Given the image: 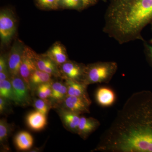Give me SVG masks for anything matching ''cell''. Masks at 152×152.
Listing matches in <instances>:
<instances>
[{"instance_id":"cell-1","label":"cell","mask_w":152,"mask_h":152,"mask_svg":"<svg viewBox=\"0 0 152 152\" xmlns=\"http://www.w3.org/2000/svg\"><path fill=\"white\" fill-rule=\"evenodd\" d=\"M91 151L152 152V92L133 93Z\"/></svg>"},{"instance_id":"cell-2","label":"cell","mask_w":152,"mask_h":152,"mask_svg":"<svg viewBox=\"0 0 152 152\" xmlns=\"http://www.w3.org/2000/svg\"><path fill=\"white\" fill-rule=\"evenodd\" d=\"M152 23V0H110L103 31L121 45L145 41L142 32Z\"/></svg>"},{"instance_id":"cell-3","label":"cell","mask_w":152,"mask_h":152,"mask_svg":"<svg viewBox=\"0 0 152 152\" xmlns=\"http://www.w3.org/2000/svg\"><path fill=\"white\" fill-rule=\"evenodd\" d=\"M118 64L114 61H99L86 66L84 83H108L116 73Z\"/></svg>"},{"instance_id":"cell-4","label":"cell","mask_w":152,"mask_h":152,"mask_svg":"<svg viewBox=\"0 0 152 152\" xmlns=\"http://www.w3.org/2000/svg\"><path fill=\"white\" fill-rule=\"evenodd\" d=\"M10 80L13 90L14 103L22 107H26L31 103V98L26 83L20 75L10 76Z\"/></svg>"},{"instance_id":"cell-5","label":"cell","mask_w":152,"mask_h":152,"mask_svg":"<svg viewBox=\"0 0 152 152\" xmlns=\"http://www.w3.org/2000/svg\"><path fill=\"white\" fill-rule=\"evenodd\" d=\"M17 21L12 11L8 9L0 12V37L4 43L8 42L16 30Z\"/></svg>"},{"instance_id":"cell-6","label":"cell","mask_w":152,"mask_h":152,"mask_svg":"<svg viewBox=\"0 0 152 152\" xmlns=\"http://www.w3.org/2000/svg\"><path fill=\"white\" fill-rule=\"evenodd\" d=\"M86 65L82 63L68 60L59 66L61 76L67 79L83 83Z\"/></svg>"},{"instance_id":"cell-7","label":"cell","mask_w":152,"mask_h":152,"mask_svg":"<svg viewBox=\"0 0 152 152\" xmlns=\"http://www.w3.org/2000/svg\"><path fill=\"white\" fill-rule=\"evenodd\" d=\"M25 47L22 42L18 40L14 42L11 48L7 60L8 69L10 76L20 75V66Z\"/></svg>"},{"instance_id":"cell-8","label":"cell","mask_w":152,"mask_h":152,"mask_svg":"<svg viewBox=\"0 0 152 152\" xmlns=\"http://www.w3.org/2000/svg\"><path fill=\"white\" fill-rule=\"evenodd\" d=\"M33 50L25 46L20 69V75L31 88L30 76L37 68L33 55Z\"/></svg>"},{"instance_id":"cell-9","label":"cell","mask_w":152,"mask_h":152,"mask_svg":"<svg viewBox=\"0 0 152 152\" xmlns=\"http://www.w3.org/2000/svg\"><path fill=\"white\" fill-rule=\"evenodd\" d=\"M91 102L86 99L74 96H66L63 100V108L80 115L90 113Z\"/></svg>"},{"instance_id":"cell-10","label":"cell","mask_w":152,"mask_h":152,"mask_svg":"<svg viewBox=\"0 0 152 152\" xmlns=\"http://www.w3.org/2000/svg\"><path fill=\"white\" fill-rule=\"evenodd\" d=\"M33 57L37 68L55 77H61L59 66L45 55H40L33 51Z\"/></svg>"},{"instance_id":"cell-11","label":"cell","mask_w":152,"mask_h":152,"mask_svg":"<svg viewBox=\"0 0 152 152\" xmlns=\"http://www.w3.org/2000/svg\"><path fill=\"white\" fill-rule=\"evenodd\" d=\"M100 126V123L92 117H81L77 134L84 140H86Z\"/></svg>"},{"instance_id":"cell-12","label":"cell","mask_w":152,"mask_h":152,"mask_svg":"<svg viewBox=\"0 0 152 152\" xmlns=\"http://www.w3.org/2000/svg\"><path fill=\"white\" fill-rule=\"evenodd\" d=\"M60 118L66 129L71 132L77 134L81 116L79 114L61 109L60 110Z\"/></svg>"},{"instance_id":"cell-13","label":"cell","mask_w":152,"mask_h":152,"mask_svg":"<svg viewBox=\"0 0 152 152\" xmlns=\"http://www.w3.org/2000/svg\"><path fill=\"white\" fill-rule=\"evenodd\" d=\"M60 66L68 61L66 50L59 42H56L44 54Z\"/></svg>"},{"instance_id":"cell-14","label":"cell","mask_w":152,"mask_h":152,"mask_svg":"<svg viewBox=\"0 0 152 152\" xmlns=\"http://www.w3.org/2000/svg\"><path fill=\"white\" fill-rule=\"evenodd\" d=\"M95 97L98 104L104 107L113 105L116 101L115 93L108 87L99 88L96 91Z\"/></svg>"},{"instance_id":"cell-15","label":"cell","mask_w":152,"mask_h":152,"mask_svg":"<svg viewBox=\"0 0 152 152\" xmlns=\"http://www.w3.org/2000/svg\"><path fill=\"white\" fill-rule=\"evenodd\" d=\"M64 80H65L66 84L68 89L66 96H74L83 98L91 102L87 91L88 86L83 83L69 79H66Z\"/></svg>"},{"instance_id":"cell-16","label":"cell","mask_w":152,"mask_h":152,"mask_svg":"<svg viewBox=\"0 0 152 152\" xmlns=\"http://www.w3.org/2000/svg\"><path fill=\"white\" fill-rule=\"evenodd\" d=\"M26 121L29 127L35 131L42 130L47 124L46 115L37 110L31 112L28 115Z\"/></svg>"},{"instance_id":"cell-17","label":"cell","mask_w":152,"mask_h":152,"mask_svg":"<svg viewBox=\"0 0 152 152\" xmlns=\"http://www.w3.org/2000/svg\"><path fill=\"white\" fill-rule=\"evenodd\" d=\"M15 141L18 149L20 151H28L32 146L34 140L29 133L23 131L16 136Z\"/></svg>"},{"instance_id":"cell-18","label":"cell","mask_w":152,"mask_h":152,"mask_svg":"<svg viewBox=\"0 0 152 152\" xmlns=\"http://www.w3.org/2000/svg\"><path fill=\"white\" fill-rule=\"evenodd\" d=\"M51 75L45 72L37 69L30 76L29 82L30 87H37L45 83L51 82Z\"/></svg>"},{"instance_id":"cell-19","label":"cell","mask_w":152,"mask_h":152,"mask_svg":"<svg viewBox=\"0 0 152 152\" xmlns=\"http://www.w3.org/2000/svg\"><path fill=\"white\" fill-rule=\"evenodd\" d=\"M12 130V125L9 124L5 119L0 121V142L3 148L9 151L8 139Z\"/></svg>"},{"instance_id":"cell-20","label":"cell","mask_w":152,"mask_h":152,"mask_svg":"<svg viewBox=\"0 0 152 152\" xmlns=\"http://www.w3.org/2000/svg\"><path fill=\"white\" fill-rule=\"evenodd\" d=\"M0 96L10 102L14 103L15 99L10 78L0 81Z\"/></svg>"},{"instance_id":"cell-21","label":"cell","mask_w":152,"mask_h":152,"mask_svg":"<svg viewBox=\"0 0 152 152\" xmlns=\"http://www.w3.org/2000/svg\"><path fill=\"white\" fill-rule=\"evenodd\" d=\"M39 7L43 10H56L60 7V0H35Z\"/></svg>"},{"instance_id":"cell-22","label":"cell","mask_w":152,"mask_h":152,"mask_svg":"<svg viewBox=\"0 0 152 152\" xmlns=\"http://www.w3.org/2000/svg\"><path fill=\"white\" fill-rule=\"evenodd\" d=\"M60 7L80 11L84 9L81 0H60Z\"/></svg>"},{"instance_id":"cell-23","label":"cell","mask_w":152,"mask_h":152,"mask_svg":"<svg viewBox=\"0 0 152 152\" xmlns=\"http://www.w3.org/2000/svg\"><path fill=\"white\" fill-rule=\"evenodd\" d=\"M34 106L36 110L46 115L48 113L51 107L50 104L48 100L41 99L35 100Z\"/></svg>"},{"instance_id":"cell-24","label":"cell","mask_w":152,"mask_h":152,"mask_svg":"<svg viewBox=\"0 0 152 152\" xmlns=\"http://www.w3.org/2000/svg\"><path fill=\"white\" fill-rule=\"evenodd\" d=\"M143 42L144 52L147 62L152 68V39Z\"/></svg>"},{"instance_id":"cell-25","label":"cell","mask_w":152,"mask_h":152,"mask_svg":"<svg viewBox=\"0 0 152 152\" xmlns=\"http://www.w3.org/2000/svg\"><path fill=\"white\" fill-rule=\"evenodd\" d=\"M62 85L63 83L60 82H56L52 83L51 98L55 99V100H57L58 95L59 93Z\"/></svg>"},{"instance_id":"cell-26","label":"cell","mask_w":152,"mask_h":152,"mask_svg":"<svg viewBox=\"0 0 152 152\" xmlns=\"http://www.w3.org/2000/svg\"><path fill=\"white\" fill-rule=\"evenodd\" d=\"M10 102L4 98L0 97V113L1 114H5L10 110L9 108V103Z\"/></svg>"},{"instance_id":"cell-27","label":"cell","mask_w":152,"mask_h":152,"mask_svg":"<svg viewBox=\"0 0 152 152\" xmlns=\"http://www.w3.org/2000/svg\"><path fill=\"white\" fill-rule=\"evenodd\" d=\"M51 82L45 83L42 85L43 88L45 91V93L48 95V97H51L52 94Z\"/></svg>"},{"instance_id":"cell-28","label":"cell","mask_w":152,"mask_h":152,"mask_svg":"<svg viewBox=\"0 0 152 152\" xmlns=\"http://www.w3.org/2000/svg\"><path fill=\"white\" fill-rule=\"evenodd\" d=\"M8 71V69L7 61L5 57L1 56L0 57V72Z\"/></svg>"},{"instance_id":"cell-29","label":"cell","mask_w":152,"mask_h":152,"mask_svg":"<svg viewBox=\"0 0 152 152\" xmlns=\"http://www.w3.org/2000/svg\"><path fill=\"white\" fill-rule=\"evenodd\" d=\"M37 94L40 99H46L48 98V95L45 93L42 85H39L37 88Z\"/></svg>"},{"instance_id":"cell-30","label":"cell","mask_w":152,"mask_h":152,"mask_svg":"<svg viewBox=\"0 0 152 152\" xmlns=\"http://www.w3.org/2000/svg\"><path fill=\"white\" fill-rule=\"evenodd\" d=\"M84 9L90 6L94 5L99 0H81Z\"/></svg>"},{"instance_id":"cell-31","label":"cell","mask_w":152,"mask_h":152,"mask_svg":"<svg viewBox=\"0 0 152 152\" xmlns=\"http://www.w3.org/2000/svg\"><path fill=\"white\" fill-rule=\"evenodd\" d=\"M9 71H3L0 72V81L4 80L10 78H9Z\"/></svg>"},{"instance_id":"cell-32","label":"cell","mask_w":152,"mask_h":152,"mask_svg":"<svg viewBox=\"0 0 152 152\" xmlns=\"http://www.w3.org/2000/svg\"><path fill=\"white\" fill-rule=\"evenodd\" d=\"M101 1H103L104 2H106L107 1V0H101Z\"/></svg>"},{"instance_id":"cell-33","label":"cell","mask_w":152,"mask_h":152,"mask_svg":"<svg viewBox=\"0 0 152 152\" xmlns=\"http://www.w3.org/2000/svg\"><path fill=\"white\" fill-rule=\"evenodd\" d=\"M151 24V30L152 31V23Z\"/></svg>"}]
</instances>
